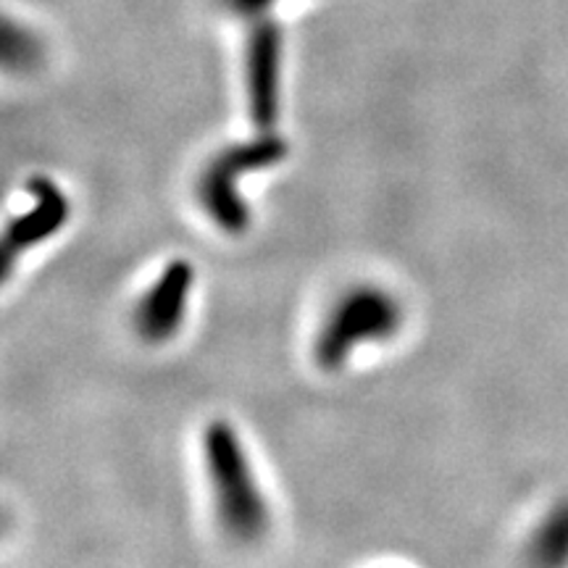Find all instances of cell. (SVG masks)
Returning a JSON list of instances; mask_svg holds the SVG:
<instances>
[{
	"instance_id": "8",
	"label": "cell",
	"mask_w": 568,
	"mask_h": 568,
	"mask_svg": "<svg viewBox=\"0 0 568 568\" xmlns=\"http://www.w3.org/2000/svg\"><path fill=\"white\" fill-rule=\"evenodd\" d=\"M3 61L9 69H30L40 61V42L30 30L9 19L3 27Z\"/></svg>"
},
{
	"instance_id": "2",
	"label": "cell",
	"mask_w": 568,
	"mask_h": 568,
	"mask_svg": "<svg viewBox=\"0 0 568 568\" xmlns=\"http://www.w3.org/2000/svg\"><path fill=\"white\" fill-rule=\"evenodd\" d=\"M403 308L393 293L361 284L347 290L339 301L332 305L326 322L318 329L314 355L316 364L324 372H337L347 364L351 353L358 345L385 343L400 329Z\"/></svg>"
},
{
	"instance_id": "3",
	"label": "cell",
	"mask_w": 568,
	"mask_h": 568,
	"mask_svg": "<svg viewBox=\"0 0 568 568\" xmlns=\"http://www.w3.org/2000/svg\"><path fill=\"white\" fill-rule=\"evenodd\" d=\"M287 142L274 132H261L258 138L234 142L209 161L197 182L203 211L224 234H243L251 226V211L240 195V180L251 172L274 166L287 159Z\"/></svg>"
},
{
	"instance_id": "6",
	"label": "cell",
	"mask_w": 568,
	"mask_h": 568,
	"mask_svg": "<svg viewBox=\"0 0 568 568\" xmlns=\"http://www.w3.org/2000/svg\"><path fill=\"white\" fill-rule=\"evenodd\" d=\"M27 190L34 197V205L21 216L11 219L3 234V274L9 276L13 261L24 255L30 247L51 240L61 226H67L71 216V203L63 190L51 176H32Z\"/></svg>"
},
{
	"instance_id": "4",
	"label": "cell",
	"mask_w": 568,
	"mask_h": 568,
	"mask_svg": "<svg viewBox=\"0 0 568 568\" xmlns=\"http://www.w3.org/2000/svg\"><path fill=\"white\" fill-rule=\"evenodd\" d=\"M282 30L272 17L251 21L245 42L247 116L258 132H274L280 122Z\"/></svg>"
},
{
	"instance_id": "1",
	"label": "cell",
	"mask_w": 568,
	"mask_h": 568,
	"mask_svg": "<svg viewBox=\"0 0 568 568\" xmlns=\"http://www.w3.org/2000/svg\"><path fill=\"white\" fill-rule=\"evenodd\" d=\"M203 460L222 529L234 542H255L264 537L268 529V508L232 424L219 418L205 426Z\"/></svg>"
},
{
	"instance_id": "5",
	"label": "cell",
	"mask_w": 568,
	"mask_h": 568,
	"mask_svg": "<svg viewBox=\"0 0 568 568\" xmlns=\"http://www.w3.org/2000/svg\"><path fill=\"white\" fill-rule=\"evenodd\" d=\"M195 272L187 261L176 258L172 264L163 266L159 280L153 287L142 295L134 311V326L138 335L151 345L169 343L184 322L187 314V301L193 293Z\"/></svg>"
},
{
	"instance_id": "9",
	"label": "cell",
	"mask_w": 568,
	"mask_h": 568,
	"mask_svg": "<svg viewBox=\"0 0 568 568\" xmlns=\"http://www.w3.org/2000/svg\"><path fill=\"white\" fill-rule=\"evenodd\" d=\"M276 3H280V0H219V6H222L224 11H230L232 17H240L245 21L268 17Z\"/></svg>"
},
{
	"instance_id": "7",
	"label": "cell",
	"mask_w": 568,
	"mask_h": 568,
	"mask_svg": "<svg viewBox=\"0 0 568 568\" xmlns=\"http://www.w3.org/2000/svg\"><path fill=\"white\" fill-rule=\"evenodd\" d=\"M531 550H535V560L539 564H564L568 560V503L545 518Z\"/></svg>"
}]
</instances>
